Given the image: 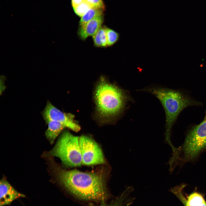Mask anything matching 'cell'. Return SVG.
<instances>
[{
	"label": "cell",
	"instance_id": "obj_1",
	"mask_svg": "<svg viewBox=\"0 0 206 206\" xmlns=\"http://www.w3.org/2000/svg\"><path fill=\"white\" fill-rule=\"evenodd\" d=\"M61 183L72 194L87 200L103 201L107 197L103 174L100 172H84L76 170H60Z\"/></svg>",
	"mask_w": 206,
	"mask_h": 206
},
{
	"label": "cell",
	"instance_id": "obj_2",
	"mask_svg": "<svg viewBox=\"0 0 206 206\" xmlns=\"http://www.w3.org/2000/svg\"><path fill=\"white\" fill-rule=\"evenodd\" d=\"M94 98L98 114L104 120L118 116L129 99L124 90L108 82L103 76L100 77L97 84Z\"/></svg>",
	"mask_w": 206,
	"mask_h": 206
},
{
	"label": "cell",
	"instance_id": "obj_3",
	"mask_svg": "<svg viewBox=\"0 0 206 206\" xmlns=\"http://www.w3.org/2000/svg\"><path fill=\"white\" fill-rule=\"evenodd\" d=\"M153 94L160 101L165 111L167 131L169 133L181 112L192 102L180 92L162 87L151 86L142 90Z\"/></svg>",
	"mask_w": 206,
	"mask_h": 206
},
{
	"label": "cell",
	"instance_id": "obj_4",
	"mask_svg": "<svg viewBox=\"0 0 206 206\" xmlns=\"http://www.w3.org/2000/svg\"><path fill=\"white\" fill-rule=\"evenodd\" d=\"M50 154L69 167H78L82 164L79 137L68 131L62 133Z\"/></svg>",
	"mask_w": 206,
	"mask_h": 206
},
{
	"label": "cell",
	"instance_id": "obj_5",
	"mask_svg": "<svg viewBox=\"0 0 206 206\" xmlns=\"http://www.w3.org/2000/svg\"><path fill=\"white\" fill-rule=\"evenodd\" d=\"M206 147V118L188 134L175 156L181 163L194 160Z\"/></svg>",
	"mask_w": 206,
	"mask_h": 206
},
{
	"label": "cell",
	"instance_id": "obj_6",
	"mask_svg": "<svg viewBox=\"0 0 206 206\" xmlns=\"http://www.w3.org/2000/svg\"><path fill=\"white\" fill-rule=\"evenodd\" d=\"M79 144L83 165H91L105 163L101 149L92 138L86 136H82L79 137Z\"/></svg>",
	"mask_w": 206,
	"mask_h": 206
},
{
	"label": "cell",
	"instance_id": "obj_7",
	"mask_svg": "<svg viewBox=\"0 0 206 206\" xmlns=\"http://www.w3.org/2000/svg\"><path fill=\"white\" fill-rule=\"evenodd\" d=\"M42 114L46 123L49 121H58L63 124L66 127L77 132L80 130V126L74 120L73 114L63 112L47 101Z\"/></svg>",
	"mask_w": 206,
	"mask_h": 206
},
{
	"label": "cell",
	"instance_id": "obj_8",
	"mask_svg": "<svg viewBox=\"0 0 206 206\" xmlns=\"http://www.w3.org/2000/svg\"><path fill=\"white\" fill-rule=\"evenodd\" d=\"M25 196L18 192L5 179L0 182V206L10 204L15 200Z\"/></svg>",
	"mask_w": 206,
	"mask_h": 206
},
{
	"label": "cell",
	"instance_id": "obj_9",
	"mask_svg": "<svg viewBox=\"0 0 206 206\" xmlns=\"http://www.w3.org/2000/svg\"><path fill=\"white\" fill-rule=\"evenodd\" d=\"M104 21L103 15L94 18L84 26L79 27L77 31L78 37L83 41L88 37H92L102 26Z\"/></svg>",
	"mask_w": 206,
	"mask_h": 206
},
{
	"label": "cell",
	"instance_id": "obj_10",
	"mask_svg": "<svg viewBox=\"0 0 206 206\" xmlns=\"http://www.w3.org/2000/svg\"><path fill=\"white\" fill-rule=\"evenodd\" d=\"M183 188L176 187L172 189L171 191L185 206H206V202L201 194L194 192L185 198L182 193Z\"/></svg>",
	"mask_w": 206,
	"mask_h": 206
},
{
	"label": "cell",
	"instance_id": "obj_11",
	"mask_svg": "<svg viewBox=\"0 0 206 206\" xmlns=\"http://www.w3.org/2000/svg\"><path fill=\"white\" fill-rule=\"evenodd\" d=\"M46 123L48 125V128L45 131V135L50 143L52 144L60 133L66 127L60 122L50 120Z\"/></svg>",
	"mask_w": 206,
	"mask_h": 206
},
{
	"label": "cell",
	"instance_id": "obj_12",
	"mask_svg": "<svg viewBox=\"0 0 206 206\" xmlns=\"http://www.w3.org/2000/svg\"><path fill=\"white\" fill-rule=\"evenodd\" d=\"M92 38L94 45L96 47L105 48L108 47L105 26H102Z\"/></svg>",
	"mask_w": 206,
	"mask_h": 206
},
{
	"label": "cell",
	"instance_id": "obj_13",
	"mask_svg": "<svg viewBox=\"0 0 206 206\" xmlns=\"http://www.w3.org/2000/svg\"><path fill=\"white\" fill-rule=\"evenodd\" d=\"M104 10L101 9L91 8L81 17L79 27L84 26L94 18L103 15Z\"/></svg>",
	"mask_w": 206,
	"mask_h": 206
},
{
	"label": "cell",
	"instance_id": "obj_14",
	"mask_svg": "<svg viewBox=\"0 0 206 206\" xmlns=\"http://www.w3.org/2000/svg\"><path fill=\"white\" fill-rule=\"evenodd\" d=\"M131 192V189H127L117 197L111 203L108 204L103 202L99 206H122Z\"/></svg>",
	"mask_w": 206,
	"mask_h": 206
},
{
	"label": "cell",
	"instance_id": "obj_15",
	"mask_svg": "<svg viewBox=\"0 0 206 206\" xmlns=\"http://www.w3.org/2000/svg\"><path fill=\"white\" fill-rule=\"evenodd\" d=\"M107 46L111 47L114 45L118 40L119 34L114 30L105 26Z\"/></svg>",
	"mask_w": 206,
	"mask_h": 206
},
{
	"label": "cell",
	"instance_id": "obj_16",
	"mask_svg": "<svg viewBox=\"0 0 206 206\" xmlns=\"http://www.w3.org/2000/svg\"><path fill=\"white\" fill-rule=\"evenodd\" d=\"M91 8L90 5L85 1L73 9L75 13L81 17Z\"/></svg>",
	"mask_w": 206,
	"mask_h": 206
},
{
	"label": "cell",
	"instance_id": "obj_17",
	"mask_svg": "<svg viewBox=\"0 0 206 206\" xmlns=\"http://www.w3.org/2000/svg\"><path fill=\"white\" fill-rule=\"evenodd\" d=\"M92 8L105 9V6L102 0H86Z\"/></svg>",
	"mask_w": 206,
	"mask_h": 206
},
{
	"label": "cell",
	"instance_id": "obj_18",
	"mask_svg": "<svg viewBox=\"0 0 206 206\" xmlns=\"http://www.w3.org/2000/svg\"><path fill=\"white\" fill-rule=\"evenodd\" d=\"M85 1L86 0H72V6L74 8Z\"/></svg>",
	"mask_w": 206,
	"mask_h": 206
},
{
	"label": "cell",
	"instance_id": "obj_19",
	"mask_svg": "<svg viewBox=\"0 0 206 206\" xmlns=\"http://www.w3.org/2000/svg\"><path fill=\"white\" fill-rule=\"evenodd\" d=\"M130 204V203H128L126 205V206H129Z\"/></svg>",
	"mask_w": 206,
	"mask_h": 206
},
{
	"label": "cell",
	"instance_id": "obj_20",
	"mask_svg": "<svg viewBox=\"0 0 206 206\" xmlns=\"http://www.w3.org/2000/svg\"><path fill=\"white\" fill-rule=\"evenodd\" d=\"M205 118H206V115H205Z\"/></svg>",
	"mask_w": 206,
	"mask_h": 206
}]
</instances>
